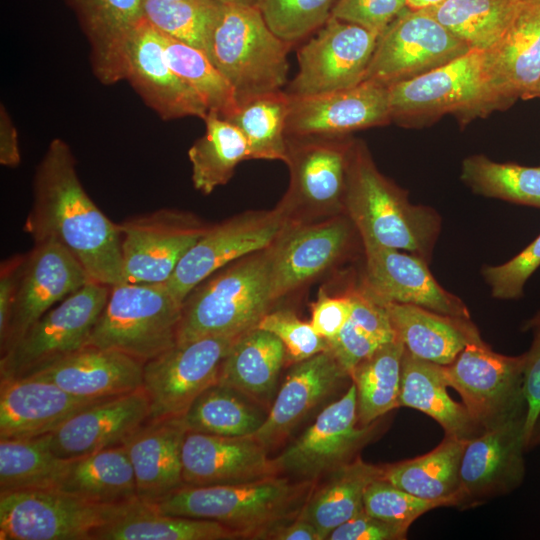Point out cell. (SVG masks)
I'll return each instance as SVG.
<instances>
[{
	"instance_id": "cell-15",
	"label": "cell",
	"mask_w": 540,
	"mask_h": 540,
	"mask_svg": "<svg viewBox=\"0 0 540 540\" xmlns=\"http://www.w3.org/2000/svg\"><path fill=\"white\" fill-rule=\"evenodd\" d=\"M290 224L278 205L270 211L247 212L209 227L181 259L167 287L183 303L195 287L221 268L270 247Z\"/></svg>"
},
{
	"instance_id": "cell-27",
	"label": "cell",
	"mask_w": 540,
	"mask_h": 540,
	"mask_svg": "<svg viewBox=\"0 0 540 540\" xmlns=\"http://www.w3.org/2000/svg\"><path fill=\"white\" fill-rule=\"evenodd\" d=\"M350 378L330 350L294 363L261 427L251 436L268 450L281 444L299 423Z\"/></svg>"
},
{
	"instance_id": "cell-4",
	"label": "cell",
	"mask_w": 540,
	"mask_h": 540,
	"mask_svg": "<svg viewBox=\"0 0 540 540\" xmlns=\"http://www.w3.org/2000/svg\"><path fill=\"white\" fill-rule=\"evenodd\" d=\"M290 47L269 29L256 6L217 2L204 52L230 83L239 105L282 90Z\"/></svg>"
},
{
	"instance_id": "cell-38",
	"label": "cell",
	"mask_w": 540,
	"mask_h": 540,
	"mask_svg": "<svg viewBox=\"0 0 540 540\" xmlns=\"http://www.w3.org/2000/svg\"><path fill=\"white\" fill-rule=\"evenodd\" d=\"M235 539H241L239 534L219 522L162 514L141 500L92 535V540Z\"/></svg>"
},
{
	"instance_id": "cell-43",
	"label": "cell",
	"mask_w": 540,
	"mask_h": 540,
	"mask_svg": "<svg viewBox=\"0 0 540 540\" xmlns=\"http://www.w3.org/2000/svg\"><path fill=\"white\" fill-rule=\"evenodd\" d=\"M50 437L0 439V492L56 487L69 460L54 454Z\"/></svg>"
},
{
	"instance_id": "cell-32",
	"label": "cell",
	"mask_w": 540,
	"mask_h": 540,
	"mask_svg": "<svg viewBox=\"0 0 540 540\" xmlns=\"http://www.w3.org/2000/svg\"><path fill=\"white\" fill-rule=\"evenodd\" d=\"M384 305L396 337L407 352L422 360L448 365L469 343L482 340L471 319L410 304Z\"/></svg>"
},
{
	"instance_id": "cell-63",
	"label": "cell",
	"mask_w": 540,
	"mask_h": 540,
	"mask_svg": "<svg viewBox=\"0 0 540 540\" xmlns=\"http://www.w3.org/2000/svg\"><path fill=\"white\" fill-rule=\"evenodd\" d=\"M531 320L540 321V312L535 317H533Z\"/></svg>"
},
{
	"instance_id": "cell-50",
	"label": "cell",
	"mask_w": 540,
	"mask_h": 540,
	"mask_svg": "<svg viewBox=\"0 0 540 540\" xmlns=\"http://www.w3.org/2000/svg\"><path fill=\"white\" fill-rule=\"evenodd\" d=\"M256 327L279 338L285 347L287 359L294 363L329 350L328 341L317 334L310 322L302 321L288 309L269 311Z\"/></svg>"
},
{
	"instance_id": "cell-10",
	"label": "cell",
	"mask_w": 540,
	"mask_h": 540,
	"mask_svg": "<svg viewBox=\"0 0 540 540\" xmlns=\"http://www.w3.org/2000/svg\"><path fill=\"white\" fill-rule=\"evenodd\" d=\"M483 60V51L470 50L438 68L388 86L391 120L408 123L445 113L462 119L487 114Z\"/></svg>"
},
{
	"instance_id": "cell-48",
	"label": "cell",
	"mask_w": 540,
	"mask_h": 540,
	"mask_svg": "<svg viewBox=\"0 0 540 540\" xmlns=\"http://www.w3.org/2000/svg\"><path fill=\"white\" fill-rule=\"evenodd\" d=\"M335 0H257L269 29L293 44L320 29L331 17Z\"/></svg>"
},
{
	"instance_id": "cell-25",
	"label": "cell",
	"mask_w": 540,
	"mask_h": 540,
	"mask_svg": "<svg viewBox=\"0 0 540 540\" xmlns=\"http://www.w3.org/2000/svg\"><path fill=\"white\" fill-rule=\"evenodd\" d=\"M150 419L143 388L100 400L71 416L51 433L50 445L65 460L122 445Z\"/></svg>"
},
{
	"instance_id": "cell-26",
	"label": "cell",
	"mask_w": 540,
	"mask_h": 540,
	"mask_svg": "<svg viewBox=\"0 0 540 540\" xmlns=\"http://www.w3.org/2000/svg\"><path fill=\"white\" fill-rule=\"evenodd\" d=\"M268 452L251 435L228 437L187 430L181 455L184 484H238L280 475Z\"/></svg>"
},
{
	"instance_id": "cell-8",
	"label": "cell",
	"mask_w": 540,
	"mask_h": 540,
	"mask_svg": "<svg viewBox=\"0 0 540 540\" xmlns=\"http://www.w3.org/2000/svg\"><path fill=\"white\" fill-rule=\"evenodd\" d=\"M136 501L104 505L55 488L0 492V540H92Z\"/></svg>"
},
{
	"instance_id": "cell-19",
	"label": "cell",
	"mask_w": 540,
	"mask_h": 540,
	"mask_svg": "<svg viewBox=\"0 0 540 540\" xmlns=\"http://www.w3.org/2000/svg\"><path fill=\"white\" fill-rule=\"evenodd\" d=\"M391 121L388 86L365 80L356 86L311 96H290L287 137H343Z\"/></svg>"
},
{
	"instance_id": "cell-61",
	"label": "cell",
	"mask_w": 540,
	"mask_h": 540,
	"mask_svg": "<svg viewBox=\"0 0 540 540\" xmlns=\"http://www.w3.org/2000/svg\"><path fill=\"white\" fill-rule=\"evenodd\" d=\"M220 3H231L245 6H256L257 0H214Z\"/></svg>"
},
{
	"instance_id": "cell-9",
	"label": "cell",
	"mask_w": 540,
	"mask_h": 540,
	"mask_svg": "<svg viewBox=\"0 0 540 540\" xmlns=\"http://www.w3.org/2000/svg\"><path fill=\"white\" fill-rule=\"evenodd\" d=\"M523 367L524 354L502 355L480 340L469 343L443 370L447 385L486 431L526 420Z\"/></svg>"
},
{
	"instance_id": "cell-3",
	"label": "cell",
	"mask_w": 540,
	"mask_h": 540,
	"mask_svg": "<svg viewBox=\"0 0 540 540\" xmlns=\"http://www.w3.org/2000/svg\"><path fill=\"white\" fill-rule=\"evenodd\" d=\"M315 484L276 475L238 484L184 485L148 505L162 514L219 522L241 539H266L299 516Z\"/></svg>"
},
{
	"instance_id": "cell-1",
	"label": "cell",
	"mask_w": 540,
	"mask_h": 540,
	"mask_svg": "<svg viewBox=\"0 0 540 540\" xmlns=\"http://www.w3.org/2000/svg\"><path fill=\"white\" fill-rule=\"evenodd\" d=\"M24 231L34 243H59L92 281L110 287L125 282L118 225L83 188L71 148L61 138L50 142L36 168Z\"/></svg>"
},
{
	"instance_id": "cell-30",
	"label": "cell",
	"mask_w": 540,
	"mask_h": 540,
	"mask_svg": "<svg viewBox=\"0 0 540 540\" xmlns=\"http://www.w3.org/2000/svg\"><path fill=\"white\" fill-rule=\"evenodd\" d=\"M89 42L97 79L112 85L124 79L129 38L144 19L143 0H66Z\"/></svg>"
},
{
	"instance_id": "cell-24",
	"label": "cell",
	"mask_w": 540,
	"mask_h": 540,
	"mask_svg": "<svg viewBox=\"0 0 540 540\" xmlns=\"http://www.w3.org/2000/svg\"><path fill=\"white\" fill-rule=\"evenodd\" d=\"M124 79L163 120H204L208 114L202 98L170 67L162 34L145 18L129 38Z\"/></svg>"
},
{
	"instance_id": "cell-55",
	"label": "cell",
	"mask_w": 540,
	"mask_h": 540,
	"mask_svg": "<svg viewBox=\"0 0 540 540\" xmlns=\"http://www.w3.org/2000/svg\"><path fill=\"white\" fill-rule=\"evenodd\" d=\"M328 344L329 350L349 376L360 362L381 346L358 329L349 319L340 333Z\"/></svg>"
},
{
	"instance_id": "cell-20",
	"label": "cell",
	"mask_w": 540,
	"mask_h": 540,
	"mask_svg": "<svg viewBox=\"0 0 540 540\" xmlns=\"http://www.w3.org/2000/svg\"><path fill=\"white\" fill-rule=\"evenodd\" d=\"M488 113L524 99L540 80V0H519L505 33L484 52Z\"/></svg>"
},
{
	"instance_id": "cell-6",
	"label": "cell",
	"mask_w": 540,
	"mask_h": 540,
	"mask_svg": "<svg viewBox=\"0 0 540 540\" xmlns=\"http://www.w3.org/2000/svg\"><path fill=\"white\" fill-rule=\"evenodd\" d=\"M182 307L166 283L113 285L86 346L146 362L178 342Z\"/></svg>"
},
{
	"instance_id": "cell-40",
	"label": "cell",
	"mask_w": 540,
	"mask_h": 540,
	"mask_svg": "<svg viewBox=\"0 0 540 540\" xmlns=\"http://www.w3.org/2000/svg\"><path fill=\"white\" fill-rule=\"evenodd\" d=\"M404 351L403 343L396 338L381 345L352 371L350 378L356 387L360 426L370 425L399 407Z\"/></svg>"
},
{
	"instance_id": "cell-42",
	"label": "cell",
	"mask_w": 540,
	"mask_h": 540,
	"mask_svg": "<svg viewBox=\"0 0 540 540\" xmlns=\"http://www.w3.org/2000/svg\"><path fill=\"white\" fill-rule=\"evenodd\" d=\"M519 0H443L425 9L471 50L487 51L508 28Z\"/></svg>"
},
{
	"instance_id": "cell-54",
	"label": "cell",
	"mask_w": 540,
	"mask_h": 540,
	"mask_svg": "<svg viewBox=\"0 0 540 540\" xmlns=\"http://www.w3.org/2000/svg\"><path fill=\"white\" fill-rule=\"evenodd\" d=\"M352 303L349 294L331 297L320 290L317 299L311 305L310 324L322 338L333 340L348 321Z\"/></svg>"
},
{
	"instance_id": "cell-33",
	"label": "cell",
	"mask_w": 540,
	"mask_h": 540,
	"mask_svg": "<svg viewBox=\"0 0 540 540\" xmlns=\"http://www.w3.org/2000/svg\"><path fill=\"white\" fill-rule=\"evenodd\" d=\"M286 359L280 339L254 327L232 344L221 364L217 383L240 392L258 405L271 406Z\"/></svg>"
},
{
	"instance_id": "cell-28",
	"label": "cell",
	"mask_w": 540,
	"mask_h": 540,
	"mask_svg": "<svg viewBox=\"0 0 540 540\" xmlns=\"http://www.w3.org/2000/svg\"><path fill=\"white\" fill-rule=\"evenodd\" d=\"M103 399L76 396L45 380H0V439L52 433L71 416Z\"/></svg>"
},
{
	"instance_id": "cell-7",
	"label": "cell",
	"mask_w": 540,
	"mask_h": 540,
	"mask_svg": "<svg viewBox=\"0 0 540 540\" xmlns=\"http://www.w3.org/2000/svg\"><path fill=\"white\" fill-rule=\"evenodd\" d=\"M89 281L37 320L0 358V380L29 376L82 349L110 293Z\"/></svg>"
},
{
	"instance_id": "cell-18",
	"label": "cell",
	"mask_w": 540,
	"mask_h": 540,
	"mask_svg": "<svg viewBox=\"0 0 540 540\" xmlns=\"http://www.w3.org/2000/svg\"><path fill=\"white\" fill-rule=\"evenodd\" d=\"M91 281L83 266L55 241L34 243L23 256L1 355L53 306Z\"/></svg>"
},
{
	"instance_id": "cell-2",
	"label": "cell",
	"mask_w": 540,
	"mask_h": 540,
	"mask_svg": "<svg viewBox=\"0 0 540 540\" xmlns=\"http://www.w3.org/2000/svg\"><path fill=\"white\" fill-rule=\"evenodd\" d=\"M344 208L362 242L431 261L441 229L439 214L410 203L407 193L378 170L359 140H352L349 148Z\"/></svg>"
},
{
	"instance_id": "cell-57",
	"label": "cell",
	"mask_w": 540,
	"mask_h": 540,
	"mask_svg": "<svg viewBox=\"0 0 540 540\" xmlns=\"http://www.w3.org/2000/svg\"><path fill=\"white\" fill-rule=\"evenodd\" d=\"M24 255L13 256L1 263L0 268V335L6 329L13 304L20 267Z\"/></svg>"
},
{
	"instance_id": "cell-45",
	"label": "cell",
	"mask_w": 540,
	"mask_h": 540,
	"mask_svg": "<svg viewBox=\"0 0 540 540\" xmlns=\"http://www.w3.org/2000/svg\"><path fill=\"white\" fill-rule=\"evenodd\" d=\"M461 179L476 194L540 208V167L472 155L462 162Z\"/></svg>"
},
{
	"instance_id": "cell-47",
	"label": "cell",
	"mask_w": 540,
	"mask_h": 540,
	"mask_svg": "<svg viewBox=\"0 0 540 540\" xmlns=\"http://www.w3.org/2000/svg\"><path fill=\"white\" fill-rule=\"evenodd\" d=\"M216 5L214 0H143V15L160 33L204 51Z\"/></svg>"
},
{
	"instance_id": "cell-59",
	"label": "cell",
	"mask_w": 540,
	"mask_h": 540,
	"mask_svg": "<svg viewBox=\"0 0 540 540\" xmlns=\"http://www.w3.org/2000/svg\"><path fill=\"white\" fill-rule=\"evenodd\" d=\"M266 539L271 540H322L316 527L298 516L293 521L281 525L270 532Z\"/></svg>"
},
{
	"instance_id": "cell-21",
	"label": "cell",
	"mask_w": 540,
	"mask_h": 540,
	"mask_svg": "<svg viewBox=\"0 0 540 540\" xmlns=\"http://www.w3.org/2000/svg\"><path fill=\"white\" fill-rule=\"evenodd\" d=\"M354 230L346 214L317 223H291L270 246L273 301L332 266L348 249Z\"/></svg>"
},
{
	"instance_id": "cell-56",
	"label": "cell",
	"mask_w": 540,
	"mask_h": 540,
	"mask_svg": "<svg viewBox=\"0 0 540 540\" xmlns=\"http://www.w3.org/2000/svg\"><path fill=\"white\" fill-rule=\"evenodd\" d=\"M408 530L367 514L364 510L339 525L327 540H403Z\"/></svg>"
},
{
	"instance_id": "cell-51",
	"label": "cell",
	"mask_w": 540,
	"mask_h": 540,
	"mask_svg": "<svg viewBox=\"0 0 540 540\" xmlns=\"http://www.w3.org/2000/svg\"><path fill=\"white\" fill-rule=\"evenodd\" d=\"M540 266V235L511 260L496 266H484L482 276L491 289L493 297L515 299L523 293V287Z\"/></svg>"
},
{
	"instance_id": "cell-5",
	"label": "cell",
	"mask_w": 540,
	"mask_h": 540,
	"mask_svg": "<svg viewBox=\"0 0 540 540\" xmlns=\"http://www.w3.org/2000/svg\"><path fill=\"white\" fill-rule=\"evenodd\" d=\"M274 303L270 247L221 268L183 302L178 342L239 336L257 326Z\"/></svg>"
},
{
	"instance_id": "cell-58",
	"label": "cell",
	"mask_w": 540,
	"mask_h": 540,
	"mask_svg": "<svg viewBox=\"0 0 540 540\" xmlns=\"http://www.w3.org/2000/svg\"><path fill=\"white\" fill-rule=\"evenodd\" d=\"M21 162V154L16 127L7 112L0 108V163L6 167H17Z\"/></svg>"
},
{
	"instance_id": "cell-64",
	"label": "cell",
	"mask_w": 540,
	"mask_h": 540,
	"mask_svg": "<svg viewBox=\"0 0 540 540\" xmlns=\"http://www.w3.org/2000/svg\"><path fill=\"white\" fill-rule=\"evenodd\" d=\"M189 1H200V0H189Z\"/></svg>"
},
{
	"instance_id": "cell-31",
	"label": "cell",
	"mask_w": 540,
	"mask_h": 540,
	"mask_svg": "<svg viewBox=\"0 0 540 540\" xmlns=\"http://www.w3.org/2000/svg\"><path fill=\"white\" fill-rule=\"evenodd\" d=\"M182 418L148 420L124 443L132 464L139 500L154 504L184 486Z\"/></svg>"
},
{
	"instance_id": "cell-60",
	"label": "cell",
	"mask_w": 540,
	"mask_h": 540,
	"mask_svg": "<svg viewBox=\"0 0 540 540\" xmlns=\"http://www.w3.org/2000/svg\"><path fill=\"white\" fill-rule=\"evenodd\" d=\"M443 0H406V7L412 10H422L434 7Z\"/></svg>"
},
{
	"instance_id": "cell-37",
	"label": "cell",
	"mask_w": 540,
	"mask_h": 540,
	"mask_svg": "<svg viewBox=\"0 0 540 540\" xmlns=\"http://www.w3.org/2000/svg\"><path fill=\"white\" fill-rule=\"evenodd\" d=\"M468 441L445 435L426 454L384 465L382 478L417 497L456 506L460 464Z\"/></svg>"
},
{
	"instance_id": "cell-39",
	"label": "cell",
	"mask_w": 540,
	"mask_h": 540,
	"mask_svg": "<svg viewBox=\"0 0 540 540\" xmlns=\"http://www.w3.org/2000/svg\"><path fill=\"white\" fill-rule=\"evenodd\" d=\"M205 133L188 150L194 188L208 195L226 184L237 165L250 159L246 138L231 122L209 112Z\"/></svg>"
},
{
	"instance_id": "cell-23",
	"label": "cell",
	"mask_w": 540,
	"mask_h": 540,
	"mask_svg": "<svg viewBox=\"0 0 540 540\" xmlns=\"http://www.w3.org/2000/svg\"><path fill=\"white\" fill-rule=\"evenodd\" d=\"M525 419L486 430L469 440L460 464L456 506L481 504L517 488L525 474Z\"/></svg>"
},
{
	"instance_id": "cell-35",
	"label": "cell",
	"mask_w": 540,
	"mask_h": 540,
	"mask_svg": "<svg viewBox=\"0 0 540 540\" xmlns=\"http://www.w3.org/2000/svg\"><path fill=\"white\" fill-rule=\"evenodd\" d=\"M55 489L104 505L139 499L134 470L123 444L69 460Z\"/></svg>"
},
{
	"instance_id": "cell-34",
	"label": "cell",
	"mask_w": 540,
	"mask_h": 540,
	"mask_svg": "<svg viewBox=\"0 0 540 540\" xmlns=\"http://www.w3.org/2000/svg\"><path fill=\"white\" fill-rule=\"evenodd\" d=\"M443 365L422 360L406 350L402 358L399 407L419 410L442 426L446 436L471 440L485 430L463 403L447 392Z\"/></svg>"
},
{
	"instance_id": "cell-62",
	"label": "cell",
	"mask_w": 540,
	"mask_h": 540,
	"mask_svg": "<svg viewBox=\"0 0 540 540\" xmlns=\"http://www.w3.org/2000/svg\"><path fill=\"white\" fill-rule=\"evenodd\" d=\"M537 97H540V80L535 85V87L526 95L524 99L526 100V99H532V98H537Z\"/></svg>"
},
{
	"instance_id": "cell-46",
	"label": "cell",
	"mask_w": 540,
	"mask_h": 540,
	"mask_svg": "<svg viewBox=\"0 0 540 540\" xmlns=\"http://www.w3.org/2000/svg\"><path fill=\"white\" fill-rule=\"evenodd\" d=\"M162 36L170 67L202 98L208 113H215L221 118L230 114L237 107L234 90L206 53L164 34Z\"/></svg>"
},
{
	"instance_id": "cell-12",
	"label": "cell",
	"mask_w": 540,
	"mask_h": 540,
	"mask_svg": "<svg viewBox=\"0 0 540 540\" xmlns=\"http://www.w3.org/2000/svg\"><path fill=\"white\" fill-rule=\"evenodd\" d=\"M470 50L425 9L405 7L378 36L364 81L390 86L438 68Z\"/></svg>"
},
{
	"instance_id": "cell-36",
	"label": "cell",
	"mask_w": 540,
	"mask_h": 540,
	"mask_svg": "<svg viewBox=\"0 0 540 540\" xmlns=\"http://www.w3.org/2000/svg\"><path fill=\"white\" fill-rule=\"evenodd\" d=\"M382 475L383 466L356 457L329 472L326 480L314 487L299 516L316 527L322 540H327L335 528L364 510L367 487Z\"/></svg>"
},
{
	"instance_id": "cell-29",
	"label": "cell",
	"mask_w": 540,
	"mask_h": 540,
	"mask_svg": "<svg viewBox=\"0 0 540 540\" xmlns=\"http://www.w3.org/2000/svg\"><path fill=\"white\" fill-rule=\"evenodd\" d=\"M143 365L117 350L85 346L26 377L49 381L76 396L108 398L142 388Z\"/></svg>"
},
{
	"instance_id": "cell-16",
	"label": "cell",
	"mask_w": 540,
	"mask_h": 540,
	"mask_svg": "<svg viewBox=\"0 0 540 540\" xmlns=\"http://www.w3.org/2000/svg\"><path fill=\"white\" fill-rule=\"evenodd\" d=\"M378 36L357 24L330 17L298 50V72L286 93L311 96L363 82Z\"/></svg>"
},
{
	"instance_id": "cell-49",
	"label": "cell",
	"mask_w": 540,
	"mask_h": 540,
	"mask_svg": "<svg viewBox=\"0 0 540 540\" xmlns=\"http://www.w3.org/2000/svg\"><path fill=\"white\" fill-rule=\"evenodd\" d=\"M443 506V502L412 495L382 477L367 487L363 497L367 514L405 530L421 515Z\"/></svg>"
},
{
	"instance_id": "cell-13",
	"label": "cell",
	"mask_w": 540,
	"mask_h": 540,
	"mask_svg": "<svg viewBox=\"0 0 540 540\" xmlns=\"http://www.w3.org/2000/svg\"><path fill=\"white\" fill-rule=\"evenodd\" d=\"M378 421L360 426L356 387L327 405L273 462L280 475L316 482L332 470L355 459L373 438Z\"/></svg>"
},
{
	"instance_id": "cell-44",
	"label": "cell",
	"mask_w": 540,
	"mask_h": 540,
	"mask_svg": "<svg viewBox=\"0 0 540 540\" xmlns=\"http://www.w3.org/2000/svg\"><path fill=\"white\" fill-rule=\"evenodd\" d=\"M290 96L280 90L254 97L223 119L234 124L247 140L250 159L287 160L286 119Z\"/></svg>"
},
{
	"instance_id": "cell-11",
	"label": "cell",
	"mask_w": 540,
	"mask_h": 540,
	"mask_svg": "<svg viewBox=\"0 0 540 540\" xmlns=\"http://www.w3.org/2000/svg\"><path fill=\"white\" fill-rule=\"evenodd\" d=\"M238 336L177 342L143 365L142 388L150 419L182 418L193 401L218 382L223 359Z\"/></svg>"
},
{
	"instance_id": "cell-53",
	"label": "cell",
	"mask_w": 540,
	"mask_h": 540,
	"mask_svg": "<svg viewBox=\"0 0 540 540\" xmlns=\"http://www.w3.org/2000/svg\"><path fill=\"white\" fill-rule=\"evenodd\" d=\"M526 329L534 331L530 349L524 353L523 382L527 405L524 435L527 446L537 440L540 427V321L529 320Z\"/></svg>"
},
{
	"instance_id": "cell-14",
	"label": "cell",
	"mask_w": 540,
	"mask_h": 540,
	"mask_svg": "<svg viewBox=\"0 0 540 540\" xmlns=\"http://www.w3.org/2000/svg\"><path fill=\"white\" fill-rule=\"evenodd\" d=\"M352 140L343 137H287L290 185L279 206L293 214L329 217L345 214L348 154Z\"/></svg>"
},
{
	"instance_id": "cell-22",
	"label": "cell",
	"mask_w": 540,
	"mask_h": 540,
	"mask_svg": "<svg viewBox=\"0 0 540 540\" xmlns=\"http://www.w3.org/2000/svg\"><path fill=\"white\" fill-rule=\"evenodd\" d=\"M362 243L365 254L362 287L378 301L410 304L471 319L464 302L435 280L425 260L402 250Z\"/></svg>"
},
{
	"instance_id": "cell-17",
	"label": "cell",
	"mask_w": 540,
	"mask_h": 540,
	"mask_svg": "<svg viewBox=\"0 0 540 540\" xmlns=\"http://www.w3.org/2000/svg\"><path fill=\"white\" fill-rule=\"evenodd\" d=\"M125 282L166 283L179 262L209 227L172 209L117 223Z\"/></svg>"
},
{
	"instance_id": "cell-52",
	"label": "cell",
	"mask_w": 540,
	"mask_h": 540,
	"mask_svg": "<svg viewBox=\"0 0 540 540\" xmlns=\"http://www.w3.org/2000/svg\"><path fill=\"white\" fill-rule=\"evenodd\" d=\"M406 7V0H335L331 17L378 35Z\"/></svg>"
},
{
	"instance_id": "cell-41",
	"label": "cell",
	"mask_w": 540,
	"mask_h": 540,
	"mask_svg": "<svg viewBox=\"0 0 540 540\" xmlns=\"http://www.w3.org/2000/svg\"><path fill=\"white\" fill-rule=\"evenodd\" d=\"M240 392L216 383L203 391L182 416L188 431L239 437L254 434L267 414Z\"/></svg>"
}]
</instances>
